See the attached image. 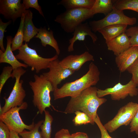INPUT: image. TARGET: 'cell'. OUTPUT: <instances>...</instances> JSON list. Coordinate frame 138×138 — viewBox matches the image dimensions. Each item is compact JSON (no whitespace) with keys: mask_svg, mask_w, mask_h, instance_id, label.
<instances>
[{"mask_svg":"<svg viewBox=\"0 0 138 138\" xmlns=\"http://www.w3.org/2000/svg\"><path fill=\"white\" fill-rule=\"evenodd\" d=\"M97 90L96 87L91 86L83 90L77 96L71 98L64 113L71 114L80 111L89 116L91 121V124L94 125L98 108L107 101L106 98L98 97Z\"/></svg>","mask_w":138,"mask_h":138,"instance_id":"6da1fadb","label":"cell"},{"mask_svg":"<svg viewBox=\"0 0 138 138\" xmlns=\"http://www.w3.org/2000/svg\"><path fill=\"white\" fill-rule=\"evenodd\" d=\"M100 71L93 62L89 66L87 72L80 78L72 82H67L53 92L54 100L66 97H75L87 88L97 84L99 80Z\"/></svg>","mask_w":138,"mask_h":138,"instance_id":"7a4b0ae2","label":"cell"},{"mask_svg":"<svg viewBox=\"0 0 138 138\" xmlns=\"http://www.w3.org/2000/svg\"><path fill=\"white\" fill-rule=\"evenodd\" d=\"M34 77V81L29 83L33 93L32 102L39 113L42 114L45 109L51 106L50 93L54 91L53 87L42 74H35Z\"/></svg>","mask_w":138,"mask_h":138,"instance_id":"3957f363","label":"cell"},{"mask_svg":"<svg viewBox=\"0 0 138 138\" xmlns=\"http://www.w3.org/2000/svg\"><path fill=\"white\" fill-rule=\"evenodd\" d=\"M94 15L90 9L74 8L66 10L57 15L54 20L65 32L71 33L78 26Z\"/></svg>","mask_w":138,"mask_h":138,"instance_id":"277c9868","label":"cell"},{"mask_svg":"<svg viewBox=\"0 0 138 138\" xmlns=\"http://www.w3.org/2000/svg\"><path fill=\"white\" fill-rule=\"evenodd\" d=\"M15 56L18 60H21L30 67L32 71H35L37 73L48 68L50 63L58 58L56 54L51 58L43 57L38 55L35 50L29 47L26 42L18 50V53Z\"/></svg>","mask_w":138,"mask_h":138,"instance_id":"5b68a950","label":"cell"},{"mask_svg":"<svg viewBox=\"0 0 138 138\" xmlns=\"http://www.w3.org/2000/svg\"><path fill=\"white\" fill-rule=\"evenodd\" d=\"M26 72L21 67L13 70L12 78H15V82L9 97L7 98L5 97L3 98L5 103L2 107L0 105V115L13 108L21 106L24 102L26 93L22 86L23 81L20 80V79Z\"/></svg>","mask_w":138,"mask_h":138,"instance_id":"8992f818","label":"cell"},{"mask_svg":"<svg viewBox=\"0 0 138 138\" xmlns=\"http://www.w3.org/2000/svg\"><path fill=\"white\" fill-rule=\"evenodd\" d=\"M136 22V18L129 17L124 14L123 10H118L114 7L112 11L103 18L90 21L89 24L92 31L95 33L107 26L119 24L133 25Z\"/></svg>","mask_w":138,"mask_h":138,"instance_id":"52a82bcc","label":"cell"},{"mask_svg":"<svg viewBox=\"0 0 138 138\" xmlns=\"http://www.w3.org/2000/svg\"><path fill=\"white\" fill-rule=\"evenodd\" d=\"M28 105L25 102L20 106L13 108L6 112L0 115V121L4 123L10 131L15 132L19 134L25 129L30 131L34 127V123L28 125L23 121L20 115V110L26 109Z\"/></svg>","mask_w":138,"mask_h":138,"instance_id":"ba28073f","label":"cell"},{"mask_svg":"<svg viewBox=\"0 0 138 138\" xmlns=\"http://www.w3.org/2000/svg\"><path fill=\"white\" fill-rule=\"evenodd\" d=\"M138 108V103L130 102L121 108L115 117L104 125L107 130L112 133L120 126H127L133 119Z\"/></svg>","mask_w":138,"mask_h":138,"instance_id":"9c48e42d","label":"cell"},{"mask_svg":"<svg viewBox=\"0 0 138 138\" xmlns=\"http://www.w3.org/2000/svg\"><path fill=\"white\" fill-rule=\"evenodd\" d=\"M137 87L131 80L125 85L119 82L113 87L104 90L98 88L97 96L100 98L110 95L112 100L119 101L124 99L129 96L132 97L137 96L138 94Z\"/></svg>","mask_w":138,"mask_h":138,"instance_id":"30bf717a","label":"cell"},{"mask_svg":"<svg viewBox=\"0 0 138 138\" xmlns=\"http://www.w3.org/2000/svg\"><path fill=\"white\" fill-rule=\"evenodd\" d=\"M48 68L49 71L42 74L51 84L54 91L62 81L73 74L75 71L62 67L58 58L51 61Z\"/></svg>","mask_w":138,"mask_h":138,"instance_id":"8fae6325","label":"cell"},{"mask_svg":"<svg viewBox=\"0 0 138 138\" xmlns=\"http://www.w3.org/2000/svg\"><path fill=\"white\" fill-rule=\"evenodd\" d=\"M21 0H0V14L14 22L26 10Z\"/></svg>","mask_w":138,"mask_h":138,"instance_id":"7c38bea8","label":"cell"},{"mask_svg":"<svg viewBox=\"0 0 138 138\" xmlns=\"http://www.w3.org/2000/svg\"><path fill=\"white\" fill-rule=\"evenodd\" d=\"M93 56L89 52L85 51L80 55H71L60 61V63L64 68L74 71L79 70L86 62L94 61Z\"/></svg>","mask_w":138,"mask_h":138,"instance_id":"4fadbf2b","label":"cell"},{"mask_svg":"<svg viewBox=\"0 0 138 138\" xmlns=\"http://www.w3.org/2000/svg\"><path fill=\"white\" fill-rule=\"evenodd\" d=\"M73 32V37L69 40V45L67 49L69 52L74 50V45L76 41H84L87 36L90 37L94 43L98 39L96 35L92 31L87 22L82 23L79 25L76 28Z\"/></svg>","mask_w":138,"mask_h":138,"instance_id":"5bb4252c","label":"cell"},{"mask_svg":"<svg viewBox=\"0 0 138 138\" xmlns=\"http://www.w3.org/2000/svg\"><path fill=\"white\" fill-rule=\"evenodd\" d=\"M138 57V47L131 46L116 56L115 61L119 70L121 72L128 68Z\"/></svg>","mask_w":138,"mask_h":138,"instance_id":"9a60e30c","label":"cell"},{"mask_svg":"<svg viewBox=\"0 0 138 138\" xmlns=\"http://www.w3.org/2000/svg\"><path fill=\"white\" fill-rule=\"evenodd\" d=\"M106 43L108 50L112 51L116 56L131 47L130 38L125 32Z\"/></svg>","mask_w":138,"mask_h":138,"instance_id":"2e32d148","label":"cell"},{"mask_svg":"<svg viewBox=\"0 0 138 138\" xmlns=\"http://www.w3.org/2000/svg\"><path fill=\"white\" fill-rule=\"evenodd\" d=\"M6 47L4 52L0 50V63H6L9 64L13 70L19 67L25 68L28 66L25 63H21L16 58L14 55L11 48L12 41L13 39L11 36H7Z\"/></svg>","mask_w":138,"mask_h":138,"instance_id":"e0dca14e","label":"cell"},{"mask_svg":"<svg viewBox=\"0 0 138 138\" xmlns=\"http://www.w3.org/2000/svg\"><path fill=\"white\" fill-rule=\"evenodd\" d=\"M53 32L51 30L48 31L45 27H40L38 32L34 37L41 40L42 45L44 47L49 45L52 47L55 50L56 54L59 55L60 50L56 40L54 37Z\"/></svg>","mask_w":138,"mask_h":138,"instance_id":"ac0fdd59","label":"cell"},{"mask_svg":"<svg viewBox=\"0 0 138 138\" xmlns=\"http://www.w3.org/2000/svg\"><path fill=\"white\" fill-rule=\"evenodd\" d=\"M25 18L24 27V41L28 42L38 33L39 28L36 27L32 21L33 14L29 9L26 10L24 13Z\"/></svg>","mask_w":138,"mask_h":138,"instance_id":"d6986e66","label":"cell"},{"mask_svg":"<svg viewBox=\"0 0 138 138\" xmlns=\"http://www.w3.org/2000/svg\"><path fill=\"white\" fill-rule=\"evenodd\" d=\"M128 25L125 24H117L105 27L98 32L103 36L106 42L108 41L125 32Z\"/></svg>","mask_w":138,"mask_h":138,"instance_id":"ffe728a7","label":"cell"},{"mask_svg":"<svg viewBox=\"0 0 138 138\" xmlns=\"http://www.w3.org/2000/svg\"><path fill=\"white\" fill-rule=\"evenodd\" d=\"M95 1V0H62L57 5H62L66 10L78 8L91 9Z\"/></svg>","mask_w":138,"mask_h":138,"instance_id":"44dd1931","label":"cell"},{"mask_svg":"<svg viewBox=\"0 0 138 138\" xmlns=\"http://www.w3.org/2000/svg\"><path fill=\"white\" fill-rule=\"evenodd\" d=\"M114 7L113 0H95L90 9L94 15L98 13H102L106 16L112 11Z\"/></svg>","mask_w":138,"mask_h":138,"instance_id":"7402d4cb","label":"cell"},{"mask_svg":"<svg viewBox=\"0 0 138 138\" xmlns=\"http://www.w3.org/2000/svg\"><path fill=\"white\" fill-rule=\"evenodd\" d=\"M25 18V14L24 13L21 17L19 26L17 32L12 40L11 48L13 51L18 50L23 44Z\"/></svg>","mask_w":138,"mask_h":138,"instance_id":"603a6c76","label":"cell"},{"mask_svg":"<svg viewBox=\"0 0 138 138\" xmlns=\"http://www.w3.org/2000/svg\"><path fill=\"white\" fill-rule=\"evenodd\" d=\"M114 7L118 10H130L138 13V0H113Z\"/></svg>","mask_w":138,"mask_h":138,"instance_id":"cb8c5ba5","label":"cell"},{"mask_svg":"<svg viewBox=\"0 0 138 138\" xmlns=\"http://www.w3.org/2000/svg\"><path fill=\"white\" fill-rule=\"evenodd\" d=\"M44 112L45 118L40 127L41 133L43 138H51V125L53 118L48 111L45 110Z\"/></svg>","mask_w":138,"mask_h":138,"instance_id":"d4e9b609","label":"cell"},{"mask_svg":"<svg viewBox=\"0 0 138 138\" xmlns=\"http://www.w3.org/2000/svg\"><path fill=\"white\" fill-rule=\"evenodd\" d=\"M44 121V120H43L38 121L35 124L34 127L32 130L29 131L24 130L19 134L22 138H43L39 129Z\"/></svg>","mask_w":138,"mask_h":138,"instance_id":"484cf974","label":"cell"},{"mask_svg":"<svg viewBox=\"0 0 138 138\" xmlns=\"http://www.w3.org/2000/svg\"><path fill=\"white\" fill-rule=\"evenodd\" d=\"M74 113L76 116L73 119V121L75 125H85L89 123L91 124V121L90 118L85 113L77 111Z\"/></svg>","mask_w":138,"mask_h":138,"instance_id":"4316f807","label":"cell"},{"mask_svg":"<svg viewBox=\"0 0 138 138\" xmlns=\"http://www.w3.org/2000/svg\"><path fill=\"white\" fill-rule=\"evenodd\" d=\"M125 32L130 38L131 46L138 47V26L127 29Z\"/></svg>","mask_w":138,"mask_h":138,"instance_id":"83f0119b","label":"cell"},{"mask_svg":"<svg viewBox=\"0 0 138 138\" xmlns=\"http://www.w3.org/2000/svg\"><path fill=\"white\" fill-rule=\"evenodd\" d=\"M13 69L11 66H5L0 76V94L2 88L7 80L12 77Z\"/></svg>","mask_w":138,"mask_h":138,"instance_id":"f1b7e54d","label":"cell"},{"mask_svg":"<svg viewBox=\"0 0 138 138\" xmlns=\"http://www.w3.org/2000/svg\"><path fill=\"white\" fill-rule=\"evenodd\" d=\"M126 71L132 74L131 80L138 87V57Z\"/></svg>","mask_w":138,"mask_h":138,"instance_id":"f546056e","label":"cell"},{"mask_svg":"<svg viewBox=\"0 0 138 138\" xmlns=\"http://www.w3.org/2000/svg\"><path fill=\"white\" fill-rule=\"evenodd\" d=\"M22 3L26 10H28L30 8H34L38 11L42 16L44 17L41 7L39 4L37 0H23Z\"/></svg>","mask_w":138,"mask_h":138,"instance_id":"4dcf8cb0","label":"cell"},{"mask_svg":"<svg viewBox=\"0 0 138 138\" xmlns=\"http://www.w3.org/2000/svg\"><path fill=\"white\" fill-rule=\"evenodd\" d=\"M12 22V20H9L7 22H4L0 18V50L3 52H4L5 50L3 44L4 32L7 27L11 24Z\"/></svg>","mask_w":138,"mask_h":138,"instance_id":"1f68e13d","label":"cell"},{"mask_svg":"<svg viewBox=\"0 0 138 138\" xmlns=\"http://www.w3.org/2000/svg\"><path fill=\"white\" fill-rule=\"evenodd\" d=\"M95 122L97 124L100 131L101 138H113L109 134L107 131L101 123L97 114L95 119Z\"/></svg>","mask_w":138,"mask_h":138,"instance_id":"d6a6232c","label":"cell"},{"mask_svg":"<svg viewBox=\"0 0 138 138\" xmlns=\"http://www.w3.org/2000/svg\"><path fill=\"white\" fill-rule=\"evenodd\" d=\"M10 131L7 126L0 121V138H10Z\"/></svg>","mask_w":138,"mask_h":138,"instance_id":"836d02e7","label":"cell"},{"mask_svg":"<svg viewBox=\"0 0 138 138\" xmlns=\"http://www.w3.org/2000/svg\"><path fill=\"white\" fill-rule=\"evenodd\" d=\"M130 124V132H135L138 136V108L133 119Z\"/></svg>","mask_w":138,"mask_h":138,"instance_id":"e575fe53","label":"cell"},{"mask_svg":"<svg viewBox=\"0 0 138 138\" xmlns=\"http://www.w3.org/2000/svg\"><path fill=\"white\" fill-rule=\"evenodd\" d=\"M71 135L68 129H62L56 133L54 138H70Z\"/></svg>","mask_w":138,"mask_h":138,"instance_id":"d590c367","label":"cell"},{"mask_svg":"<svg viewBox=\"0 0 138 138\" xmlns=\"http://www.w3.org/2000/svg\"><path fill=\"white\" fill-rule=\"evenodd\" d=\"M70 138H89L86 133L81 132H77L71 135Z\"/></svg>","mask_w":138,"mask_h":138,"instance_id":"8d00e7d4","label":"cell"},{"mask_svg":"<svg viewBox=\"0 0 138 138\" xmlns=\"http://www.w3.org/2000/svg\"><path fill=\"white\" fill-rule=\"evenodd\" d=\"M18 133L12 131H10V138H21L19 137Z\"/></svg>","mask_w":138,"mask_h":138,"instance_id":"74e56055","label":"cell"},{"mask_svg":"<svg viewBox=\"0 0 138 138\" xmlns=\"http://www.w3.org/2000/svg\"></svg>","mask_w":138,"mask_h":138,"instance_id":"f35d334b","label":"cell"}]
</instances>
